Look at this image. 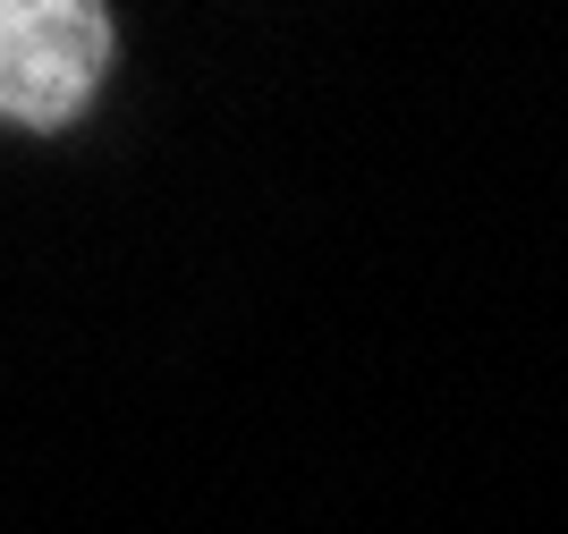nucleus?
Masks as SVG:
<instances>
[{"label":"nucleus","mask_w":568,"mask_h":534,"mask_svg":"<svg viewBox=\"0 0 568 534\" xmlns=\"http://www.w3.org/2000/svg\"><path fill=\"white\" fill-rule=\"evenodd\" d=\"M111 69V9L94 0H0V119L69 128Z\"/></svg>","instance_id":"f257e3e1"}]
</instances>
